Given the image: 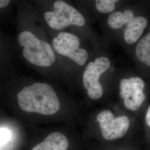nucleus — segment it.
<instances>
[{"instance_id":"1","label":"nucleus","mask_w":150,"mask_h":150,"mask_svg":"<svg viewBox=\"0 0 150 150\" xmlns=\"http://www.w3.org/2000/svg\"><path fill=\"white\" fill-rule=\"evenodd\" d=\"M19 107L25 112L52 115L60 107L59 98L48 84L37 82L26 86L17 94Z\"/></svg>"},{"instance_id":"2","label":"nucleus","mask_w":150,"mask_h":150,"mask_svg":"<svg viewBox=\"0 0 150 150\" xmlns=\"http://www.w3.org/2000/svg\"><path fill=\"white\" fill-rule=\"evenodd\" d=\"M18 41L23 47V57L31 64L45 67L54 64L56 58L51 45L38 38L32 32H21L18 37Z\"/></svg>"},{"instance_id":"3","label":"nucleus","mask_w":150,"mask_h":150,"mask_svg":"<svg viewBox=\"0 0 150 150\" xmlns=\"http://www.w3.org/2000/svg\"><path fill=\"white\" fill-rule=\"evenodd\" d=\"M53 11L45 13L44 18L51 28L61 30L71 25L81 27L85 23V19L74 7L64 1L54 2Z\"/></svg>"},{"instance_id":"4","label":"nucleus","mask_w":150,"mask_h":150,"mask_svg":"<svg viewBox=\"0 0 150 150\" xmlns=\"http://www.w3.org/2000/svg\"><path fill=\"white\" fill-rule=\"evenodd\" d=\"M110 61L106 57L97 58L87 65L83 72L82 81L88 97L92 100H98L102 97L103 90L99 82L102 74L110 67Z\"/></svg>"},{"instance_id":"5","label":"nucleus","mask_w":150,"mask_h":150,"mask_svg":"<svg viewBox=\"0 0 150 150\" xmlns=\"http://www.w3.org/2000/svg\"><path fill=\"white\" fill-rule=\"evenodd\" d=\"M80 42L78 37L68 32L59 33L52 40V46L58 54L82 66L88 59V53L86 50L80 48Z\"/></svg>"},{"instance_id":"6","label":"nucleus","mask_w":150,"mask_h":150,"mask_svg":"<svg viewBox=\"0 0 150 150\" xmlns=\"http://www.w3.org/2000/svg\"><path fill=\"white\" fill-rule=\"evenodd\" d=\"M96 121L99 123L103 137L110 141L123 137L129 126V120L127 116L115 117L109 110L99 113L97 115Z\"/></svg>"},{"instance_id":"7","label":"nucleus","mask_w":150,"mask_h":150,"mask_svg":"<svg viewBox=\"0 0 150 150\" xmlns=\"http://www.w3.org/2000/svg\"><path fill=\"white\" fill-rule=\"evenodd\" d=\"M144 87V81L138 77L121 80L120 94L127 109L136 111L141 106L145 100Z\"/></svg>"},{"instance_id":"8","label":"nucleus","mask_w":150,"mask_h":150,"mask_svg":"<svg viewBox=\"0 0 150 150\" xmlns=\"http://www.w3.org/2000/svg\"><path fill=\"white\" fill-rule=\"evenodd\" d=\"M68 147L69 141L66 136L61 132H54L35 146L32 150H67Z\"/></svg>"},{"instance_id":"9","label":"nucleus","mask_w":150,"mask_h":150,"mask_svg":"<svg viewBox=\"0 0 150 150\" xmlns=\"http://www.w3.org/2000/svg\"><path fill=\"white\" fill-rule=\"evenodd\" d=\"M147 25V21L144 17L137 16L129 22L123 33L124 39L126 43L134 44L141 37L144 29Z\"/></svg>"},{"instance_id":"10","label":"nucleus","mask_w":150,"mask_h":150,"mask_svg":"<svg viewBox=\"0 0 150 150\" xmlns=\"http://www.w3.org/2000/svg\"><path fill=\"white\" fill-rule=\"evenodd\" d=\"M133 12L130 10H126L123 12H115L111 13L108 18V25L113 29H118L126 25L134 18Z\"/></svg>"},{"instance_id":"11","label":"nucleus","mask_w":150,"mask_h":150,"mask_svg":"<svg viewBox=\"0 0 150 150\" xmlns=\"http://www.w3.org/2000/svg\"><path fill=\"white\" fill-rule=\"evenodd\" d=\"M136 54L141 62L150 66V32L139 41L136 46Z\"/></svg>"},{"instance_id":"12","label":"nucleus","mask_w":150,"mask_h":150,"mask_svg":"<svg viewBox=\"0 0 150 150\" xmlns=\"http://www.w3.org/2000/svg\"><path fill=\"white\" fill-rule=\"evenodd\" d=\"M119 0H96L97 11L101 13H107L112 12L115 8V3Z\"/></svg>"},{"instance_id":"13","label":"nucleus","mask_w":150,"mask_h":150,"mask_svg":"<svg viewBox=\"0 0 150 150\" xmlns=\"http://www.w3.org/2000/svg\"><path fill=\"white\" fill-rule=\"evenodd\" d=\"M11 131L6 128H1V144L4 145L11 139Z\"/></svg>"},{"instance_id":"14","label":"nucleus","mask_w":150,"mask_h":150,"mask_svg":"<svg viewBox=\"0 0 150 150\" xmlns=\"http://www.w3.org/2000/svg\"><path fill=\"white\" fill-rule=\"evenodd\" d=\"M10 2V0H0V7L1 8H4L8 5Z\"/></svg>"},{"instance_id":"15","label":"nucleus","mask_w":150,"mask_h":150,"mask_svg":"<svg viewBox=\"0 0 150 150\" xmlns=\"http://www.w3.org/2000/svg\"><path fill=\"white\" fill-rule=\"evenodd\" d=\"M146 122L147 125L150 127V106L149 108L146 115Z\"/></svg>"}]
</instances>
